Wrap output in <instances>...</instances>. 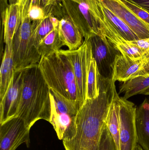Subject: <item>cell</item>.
<instances>
[{"label": "cell", "mask_w": 149, "mask_h": 150, "mask_svg": "<svg viewBox=\"0 0 149 150\" xmlns=\"http://www.w3.org/2000/svg\"><path fill=\"white\" fill-rule=\"evenodd\" d=\"M59 20L50 14L45 15L41 20L31 22V39L38 48L41 41L52 31L57 28Z\"/></svg>", "instance_id": "2e32d148"}, {"label": "cell", "mask_w": 149, "mask_h": 150, "mask_svg": "<svg viewBox=\"0 0 149 150\" xmlns=\"http://www.w3.org/2000/svg\"><path fill=\"white\" fill-rule=\"evenodd\" d=\"M115 47L121 54L133 60H140L146 59L141 51L132 45L130 41L126 40L124 43Z\"/></svg>", "instance_id": "603a6c76"}, {"label": "cell", "mask_w": 149, "mask_h": 150, "mask_svg": "<svg viewBox=\"0 0 149 150\" xmlns=\"http://www.w3.org/2000/svg\"><path fill=\"white\" fill-rule=\"evenodd\" d=\"M99 74L94 58L91 59L87 76V99L96 98L99 94Z\"/></svg>", "instance_id": "7402d4cb"}, {"label": "cell", "mask_w": 149, "mask_h": 150, "mask_svg": "<svg viewBox=\"0 0 149 150\" xmlns=\"http://www.w3.org/2000/svg\"><path fill=\"white\" fill-rule=\"evenodd\" d=\"M0 70V100L8 90L15 72L12 44L5 45Z\"/></svg>", "instance_id": "5bb4252c"}, {"label": "cell", "mask_w": 149, "mask_h": 150, "mask_svg": "<svg viewBox=\"0 0 149 150\" xmlns=\"http://www.w3.org/2000/svg\"><path fill=\"white\" fill-rule=\"evenodd\" d=\"M130 42L141 51L146 59H149V38Z\"/></svg>", "instance_id": "4316f807"}, {"label": "cell", "mask_w": 149, "mask_h": 150, "mask_svg": "<svg viewBox=\"0 0 149 150\" xmlns=\"http://www.w3.org/2000/svg\"><path fill=\"white\" fill-rule=\"evenodd\" d=\"M30 129L18 117L0 124V150H15L24 143L29 147Z\"/></svg>", "instance_id": "ba28073f"}, {"label": "cell", "mask_w": 149, "mask_h": 150, "mask_svg": "<svg viewBox=\"0 0 149 150\" xmlns=\"http://www.w3.org/2000/svg\"><path fill=\"white\" fill-rule=\"evenodd\" d=\"M137 143L149 150V100L145 98L137 108L136 116Z\"/></svg>", "instance_id": "4fadbf2b"}, {"label": "cell", "mask_w": 149, "mask_h": 150, "mask_svg": "<svg viewBox=\"0 0 149 150\" xmlns=\"http://www.w3.org/2000/svg\"><path fill=\"white\" fill-rule=\"evenodd\" d=\"M143 8L149 12V0H128Z\"/></svg>", "instance_id": "4dcf8cb0"}, {"label": "cell", "mask_w": 149, "mask_h": 150, "mask_svg": "<svg viewBox=\"0 0 149 150\" xmlns=\"http://www.w3.org/2000/svg\"><path fill=\"white\" fill-rule=\"evenodd\" d=\"M120 18L137 35L139 39L149 38V25L140 19L121 0H99Z\"/></svg>", "instance_id": "30bf717a"}, {"label": "cell", "mask_w": 149, "mask_h": 150, "mask_svg": "<svg viewBox=\"0 0 149 150\" xmlns=\"http://www.w3.org/2000/svg\"><path fill=\"white\" fill-rule=\"evenodd\" d=\"M59 51L66 56L72 66L82 106L86 99L87 76L92 57L90 40H85L83 45L77 50L60 49Z\"/></svg>", "instance_id": "8992f818"}, {"label": "cell", "mask_w": 149, "mask_h": 150, "mask_svg": "<svg viewBox=\"0 0 149 150\" xmlns=\"http://www.w3.org/2000/svg\"><path fill=\"white\" fill-rule=\"evenodd\" d=\"M78 7L86 21L92 35L100 33L102 15L97 0H80Z\"/></svg>", "instance_id": "9a60e30c"}, {"label": "cell", "mask_w": 149, "mask_h": 150, "mask_svg": "<svg viewBox=\"0 0 149 150\" xmlns=\"http://www.w3.org/2000/svg\"><path fill=\"white\" fill-rule=\"evenodd\" d=\"M63 46L64 44L59 38L57 29L56 28L41 41L37 49L43 57L58 52Z\"/></svg>", "instance_id": "44dd1931"}, {"label": "cell", "mask_w": 149, "mask_h": 150, "mask_svg": "<svg viewBox=\"0 0 149 150\" xmlns=\"http://www.w3.org/2000/svg\"><path fill=\"white\" fill-rule=\"evenodd\" d=\"M28 16L32 22L43 19L45 16V14L43 7L38 4H32L29 9Z\"/></svg>", "instance_id": "484cf974"}, {"label": "cell", "mask_w": 149, "mask_h": 150, "mask_svg": "<svg viewBox=\"0 0 149 150\" xmlns=\"http://www.w3.org/2000/svg\"><path fill=\"white\" fill-rule=\"evenodd\" d=\"M9 4H8V0H0V11H1V41L3 40V28L6 17L7 8Z\"/></svg>", "instance_id": "f1b7e54d"}, {"label": "cell", "mask_w": 149, "mask_h": 150, "mask_svg": "<svg viewBox=\"0 0 149 150\" xmlns=\"http://www.w3.org/2000/svg\"><path fill=\"white\" fill-rule=\"evenodd\" d=\"M135 150H143V149L142 148V147L140 146L139 144H137V145H136V149Z\"/></svg>", "instance_id": "d6a6232c"}, {"label": "cell", "mask_w": 149, "mask_h": 150, "mask_svg": "<svg viewBox=\"0 0 149 150\" xmlns=\"http://www.w3.org/2000/svg\"><path fill=\"white\" fill-rule=\"evenodd\" d=\"M59 20L57 29L59 38L69 50L78 49L84 43L83 34L71 19L64 15L51 14Z\"/></svg>", "instance_id": "8fae6325"}, {"label": "cell", "mask_w": 149, "mask_h": 150, "mask_svg": "<svg viewBox=\"0 0 149 150\" xmlns=\"http://www.w3.org/2000/svg\"><path fill=\"white\" fill-rule=\"evenodd\" d=\"M33 0H18V4L19 7V20H22L28 16L29 9L32 4Z\"/></svg>", "instance_id": "83f0119b"}, {"label": "cell", "mask_w": 149, "mask_h": 150, "mask_svg": "<svg viewBox=\"0 0 149 150\" xmlns=\"http://www.w3.org/2000/svg\"><path fill=\"white\" fill-rule=\"evenodd\" d=\"M147 60H133L119 54L116 55L113 64L112 80L123 83L134 78Z\"/></svg>", "instance_id": "7c38bea8"}, {"label": "cell", "mask_w": 149, "mask_h": 150, "mask_svg": "<svg viewBox=\"0 0 149 150\" xmlns=\"http://www.w3.org/2000/svg\"><path fill=\"white\" fill-rule=\"evenodd\" d=\"M115 98L120 120V150H135L137 145L136 116V106L133 102L119 96Z\"/></svg>", "instance_id": "5b68a950"}, {"label": "cell", "mask_w": 149, "mask_h": 150, "mask_svg": "<svg viewBox=\"0 0 149 150\" xmlns=\"http://www.w3.org/2000/svg\"><path fill=\"white\" fill-rule=\"evenodd\" d=\"M140 19L149 25V12L128 0H121Z\"/></svg>", "instance_id": "d4e9b609"}, {"label": "cell", "mask_w": 149, "mask_h": 150, "mask_svg": "<svg viewBox=\"0 0 149 150\" xmlns=\"http://www.w3.org/2000/svg\"><path fill=\"white\" fill-rule=\"evenodd\" d=\"M116 90L109 107L106 124L113 136L119 150H120V126L118 105L115 98Z\"/></svg>", "instance_id": "ffe728a7"}, {"label": "cell", "mask_w": 149, "mask_h": 150, "mask_svg": "<svg viewBox=\"0 0 149 150\" xmlns=\"http://www.w3.org/2000/svg\"><path fill=\"white\" fill-rule=\"evenodd\" d=\"M97 1L102 16L111 24L122 37L128 41H134L139 39L137 35L120 18L104 6L99 0Z\"/></svg>", "instance_id": "e0dca14e"}, {"label": "cell", "mask_w": 149, "mask_h": 150, "mask_svg": "<svg viewBox=\"0 0 149 150\" xmlns=\"http://www.w3.org/2000/svg\"><path fill=\"white\" fill-rule=\"evenodd\" d=\"M18 0H9V4H16L18 3Z\"/></svg>", "instance_id": "1f68e13d"}, {"label": "cell", "mask_w": 149, "mask_h": 150, "mask_svg": "<svg viewBox=\"0 0 149 150\" xmlns=\"http://www.w3.org/2000/svg\"><path fill=\"white\" fill-rule=\"evenodd\" d=\"M149 76V59L147 60L140 71L136 75L134 78L138 76Z\"/></svg>", "instance_id": "f546056e"}, {"label": "cell", "mask_w": 149, "mask_h": 150, "mask_svg": "<svg viewBox=\"0 0 149 150\" xmlns=\"http://www.w3.org/2000/svg\"><path fill=\"white\" fill-rule=\"evenodd\" d=\"M93 57L97 64L100 76L112 79L113 64L116 55L120 53L102 33L89 38Z\"/></svg>", "instance_id": "52a82bcc"}, {"label": "cell", "mask_w": 149, "mask_h": 150, "mask_svg": "<svg viewBox=\"0 0 149 150\" xmlns=\"http://www.w3.org/2000/svg\"><path fill=\"white\" fill-rule=\"evenodd\" d=\"M23 72L22 91L16 117L22 119L30 129L39 120L50 122L51 112L50 90L38 64L24 69Z\"/></svg>", "instance_id": "7a4b0ae2"}, {"label": "cell", "mask_w": 149, "mask_h": 150, "mask_svg": "<svg viewBox=\"0 0 149 150\" xmlns=\"http://www.w3.org/2000/svg\"><path fill=\"white\" fill-rule=\"evenodd\" d=\"M142 94H144V95H149V88H148L147 90L144 91L142 93Z\"/></svg>", "instance_id": "836d02e7"}, {"label": "cell", "mask_w": 149, "mask_h": 150, "mask_svg": "<svg viewBox=\"0 0 149 150\" xmlns=\"http://www.w3.org/2000/svg\"><path fill=\"white\" fill-rule=\"evenodd\" d=\"M31 21L28 16L22 20L12 41L15 71L38 64L41 56L31 39Z\"/></svg>", "instance_id": "277c9868"}, {"label": "cell", "mask_w": 149, "mask_h": 150, "mask_svg": "<svg viewBox=\"0 0 149 150\" xmlns=\"http://www.w3.org/2000/svg\"><path fill=\"white\" fill-rule=\"evenodd\" d=\"M99 94L87 99L76 116V134L70 141L63 142L66 150H98L109 107L116 91L112 79L99 77Z\"/></svg>", "instance_id": "6da1fadb"}, {"label": "cell", "mask_w": 149, "mask_h": 150, "mask_svg": "<svg viewBox=\"0 0 149 150\" xmlns=\"http://www.w3.org/2000/svg\"><path fill=\"white\" fill-rule=\"evenodd\" d=\"M71 1L75 2L77 3L78 4H80V0H71Z\"/></svg>", "instance_id": "e575fe53"}, {"label": "cell", "mask_w": 149, "mask_h": 150, "mask_svg": "<svg viewBox=\"0 0 149 150\" xmlns=\"http://www.w3.org/2000/svg\"><path fill=\"white\" fill-rule=\"evenodd\" d=\"M38 66L50 90L77 102L81 108L73 69L66 55L59 51L43 56Z\"/></svg>", "instance_id": "3957f363"}, {"label": "cell", "mask_w": 149, "mask_h": 150, "mask_svg": "<svg viewBox=\"0 0 149 150\" xmlns=\"http://www.w3.org/2000/svg\"><path fill=\"white\" fill-rule=\"evenodd\" d=\"M23 84V70L15 71L0 104V124L16 117Z\"/></svg>", "instance_id": "9c48e42d"}, {"label": "cell", "mask_w": 149, "mask_h": 150, "mask_svg": "<svg viewBox=\"0 0 149 150\" xmlns=\"http://www.w3.org/2000/svg\"><path fill=\"white\" fill-rule=\"evenodd\" d=\"M19 11L18 3L9 4L7 8L3 28L4 43L5 45L12 44L14 36L21 24Z\"/></svg>", "instance_id": "ac0fdd59"}, {"label": "cell", "mask_w": 149, "mask_h": 150, "mask_svg": "<svg viewBox=\"0 0 149 150\" xmlns=\"http://www.w3.org/2000/svg\"><path fill=\"white\" fill-rule=\"evenodd\" d=\"M149 88V76L136 77L123 82L120 87L119 94L124 93L123 98L127 100L134 95L142 94Z\"/></svg>", "instance_id": "d6986e66"}, {"label": "cell", "mask_w": 149, "mask_h": 150, "mask_svg": "<svg viewBox=\"0 0 149 150\" xmlns=\"http://www.w3.org/2000/svg\"><path fill=\"white\" fill-rule=\"evenodd\" d=\"M98 150H119L106 124L103 129Z\"/></svg>", "instance_id": "cb8c5ba5"}]
</instances>
